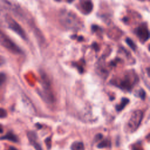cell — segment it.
I'll list each match as a JSON object with an SVG mask.
<instances>
[{"label": "cell", "mask_w": 150, "mask_h": 150, "mask_svg": "<svg viewBox=\"0 0 150 150\" xmlns=\"http://www.w3.org/2000/svg\"><path fill=\"white\" fill-rule=\"evenodd\" d=\"M60 23L66 28L72 30H79L83 26V23L76 13L72 11L63 10L60 13Z\"/></svg>", "instance_id": "cell-1"}, {"label": "cell", "mask_w": 150, "mask_h": 150, "mask_svg": "<svg viewBox=\"0 0 150 150\" xmlns=\"http://www.w3.org/2000/svg\"><path fill=\"white\" fill-rule=\"evenodd\" d=\"M143 117V112L141 110L135 111L129 119L127 126L129 132H133L137 129L139 126Z\"/></svg>", "instance_id": "cell-2"}, {"label": "cell", "mask_w": 150, "mask_h": 150, "mask_svg": "<svg viewBox=\"0 0 150 150\" xmlns=\"http://www.w3.org/2000/svg\"><path fill=\"white\" fill-rule=\"evenodd\" d=\"M0 44L13 53H21V49L3 32L0 31Z\"/></svg>", "instance_id": "cell-3"}, {"label": "cell", "mask_w": 150, "mask_h": 150, "mask_svg": "<svg viewBox=\"0 0 150 150\" xmlns=\"http://www.w3.org/2000/svg\"><path fill=\"white\" fill-rule=\"evenodd\" d=\"M135 33L139 40L141 41L142 43L146 42L149 39V32L146 23H142L136 29Z\"/></svg>", "instance_id": "cell-4"}, {"label": "cell", "mask_w": 150, "mask_h": 150, "mask_svg": "<svg viewBox=\"0 0 150 150\" xmlns=\"http://www.w3.org/2000/svg\"><path fill=\"white\" fill-rule=\"evenodd\" d=\"M6 21L8 24L9 27L13 30L15 32H16L18 35H19L22 38L25 39L26 38V36L25 31L22 29V28L16 22L14 19L11 18V17H8L6 18Z\"/></svg>", "instance_id": "cell-5"}, {"label": "cell", "mask_w": 150, "mask_h": 150, "mask_svg": "<svg viewBox=\"0 0 150 150\" xmlns=\"http://www.w3.org/2000/svg\"><path fill=\"white\" fill-rule=\"evenodd\" d=\"M93 8L91 0H81L79 3V10L85 15L90 13Z\"/></svg>", "instance_id": "cell-6"}, {"label": "cell", "mask_w": 150, "mask_h": 150, "mask_svg": "<svg viewBox=\"0 0 150 150\" xmlns=\"http://www.w3.org/2000/svg\"><path fill=\"white\" fill-rule=\"evenodd\" d=\"M28 137L31 144L35 147L36 150H42L40 145L37 142V137L35 132H29L28 133Z\"/></svg>", "instance_id": "cell-7"}, {"label": "cell", "mask_w": 150, "mask_h": 150, "mask_svg": "<svg viewBox=\"0 0 150 150\" xmlns=\"http://www.w3.org/2000/svg\"><path fill=\"white\" fill-rule=\"evenodd\" d=\"M71 150H83L84 149V145L81 142H74L71 145Z\"/></svg>", "instance_id": "cell-8"}, {"label": "cell", "mask_w": 150, "mask_h": 150, "mask_svg": "<svg viewBox=\"0 0 150 150\" xmlns=\"http://www.w3.org/2000/svg\"><path fill=\"white\" fill-rule=\"evenodd\" d=\"M1 139H7L9 140L12 142H17L18 141V138L17 137L13 134L12 133H8L2 137L0 138Z\"/></svg>", "instance_id": "cell-9"}, {"label": "cell", "mask_w": 150, "mask_h": 150, "mask_svg": "<svg viewBox=\"0 0 150 150\" xmlns=\"http://www.w3.org/2000/svg\"><path fill=\"white\" fill-rule=\"evenodd\" d=\"M128 102H129V100L128 98H123L121 100V101L120 104L117 105V107H116L117 110L118 111L122 110L125 107V105L128 103Z\"/></svg>", "instance_id": "cell-10"}, {"label": "cell", "mask_w": 150, "mask_h": 150, "mask_svg": "<svg viewBox=\"0 0 150 150\" xmlns=\"http://www.w3.org/2000/svg\"><path fill=\"white\" fill-rule=\"evenodd\" d=\"M126 43L128 44V45L133 50H135L136 49V45L134 43V42L129 38H127L126 39Z\"/></svg>", "instance_id": "cell-11"}, {"label": "cell", "mask_w": 150, "mask_h": 150, "mask_svg": "<svg viewBox=\"0 0 150 150\" xmlns=\"http://www.w3.org/2000/svg\"><path fill=\"white\" fill-rule=\"evenodd\" d=\"M110 146V142L108 140H104L98 145V147L100 148L107 147V146Z\"/></svg>", "instance_id": "cell-12"}, {"label": "cell", "mask_w": 150, "mask_h": 150, "mask_svg": "<svg viewBox=\"0 0 150 150\" xmlns=\"http://www.w3.org/2000/svg\"><path fill=\"white\" fill-rule=\"evenodd\" d=\"M6 116V112L5 110L0 108V118H4Z\"/></svg>", "instance_id": "cell-13"}, {"label": "cell", "mask_w": 150, "mask_h": 150, "mask_svg": "<svg viewBox=\"0 0 150 150\" xmlns=\"http://www.w3.org/2000/svg\"><path fill=\"white\" fill-rule=\"evenodd\" d=\"M5 80V76L4 74H0V84L4 82Z\"/></svg>", "instance_id": "cell-14"}, {"label": "cell", "mask_w": 150, "mask_h": 150, "mask_svg": "<svg viewBox=\"0 0 150 150\" xmlns=\"http://www.w3.org/2000/svg\"><path fill=\"white\" fill-rule=\"evenodd\" d=\"M145 93L144 91L143 90H141H141H140V91H139V96H140V97L142 98V99H144V97H145Z\"/></svg>", "instance_id": "cell-15"}, {"label": "cell", "mask_w": 150, "mask_h": 150, "mask_svg": "<svg viewBox=\"0 0 150 150\" xmlns=\"http://www.w3.org/2000/svg\"><path fill=\"white\" fill-rule=\"evenodd\" d=\"M8 150H18V149L16 148H15V147L12 146V147H10Z\"/></svg>", "instance_id": "cell-16"}, {"label": "cell", "mask_w": 150, "mask_h": 150, "mask_svg": "<svg viewBox=\"0 0 150 150\" xmlns=\"http://www.w3.org/2000/svg\"><path fill=\"white\" fill-rule=\"evenodd\" d=\"M66 1H67V2H71L72 1H73L74 0H65Z\"/></svg>", "instance_id": "cell-17"}, {"label": "cell", "mask_w": 150, "mask_h": 150, "mask_svg": "<svg viewBox=\"0 0 150 150\" xmlns=\"http://www.w3.org/2000/svg\"><path fill=\"white\" fill-rule=\"evenodd\" d=\"M2 132V129L0 127V133H1V132Z\"/></svg>", "instance_id": "cell-18"}]
</instances>
